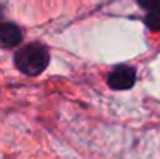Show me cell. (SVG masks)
Listing matches in <instances>:
<instances>
[{
  "label": "cell",
  "instance_id": "6da1fadb",
  "mask_svg": "<svg viewBox=\"0 0 160 159\" xmlns=\"http://www.w3.org/2000/svg\"><path fill=\"white\" fill-rule=\"evenodd\" d=\"M50 62V53L45 45L33 42L20 50H17L14 55V64L17 70L27 77H38L41 75Z\"/></svg>",
  "mask_w": 160,
  "mask_h": 159
},
{
  "label": "cell",
  "instance_id": "7a4b0ae2",
  "mask_svg": "<svg viewBox=\"0 0 160 159\" xmlns=\"http://www.w3.org/2000/svg\"><path fill=\"white\" fill-rule=\"evenodd\" d=\"M135 69L131 66H118L107 75V84L115 91H128L135 84Z\"/></svg>",
  "mask_w": 160,
  "mask_h": 159
},
{
  "label": "cell",
  "instance_id": "3957f363",
  "mask_svg": "<svg viewBox=\"0 0 160 159\" xmlns=\"http://www.w3.org/2000/svg\"><path fill=\"white\" fill-rule=\"evenodd\" d=\"M22 42V30L12 22H0V44L5 49H14Z\"/></svg>",
  "mask_w": 160,
  "mask_h": 159
},
{
  "label": "cell",
  "instance_id": "277c9868",
  "mask_svg": "<svg viewBox=\"0 0 160 159\" xmlns=\"http://www.w3.org/2000/svg\"><path fill=\"white\" fill-rule=\"evenodd\" d=\"M145 24L149 30L152 31H160V8L149 11L145 17Z\"/></svg>",
  "mask_w": 160,
  "mask_h": 159
},
{
  "label": "cell",
  "instance_id": "5b68a950",
  "mask_svg": "<svg viewBox=\"0 0 160 159\" xmlns=\"http://www.w3.org/2000/svg\"><path fill=\"white\" fill-rule=\"evenodd\" d=\"M137 3L143 9H148V11H154L160 8V0H137Z\"/></svg>",
  "mask_w": 160,
  "mask_h": 159
}]
</instances>
